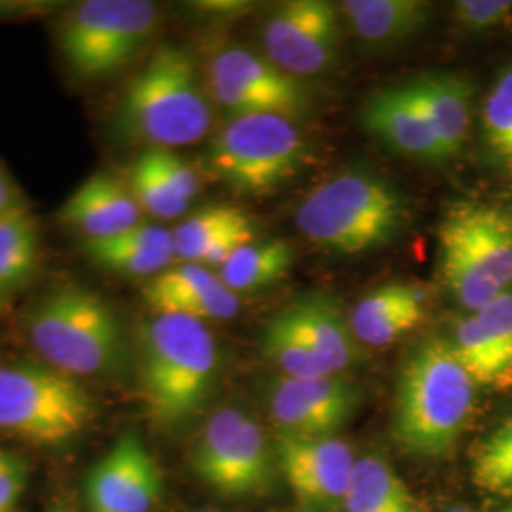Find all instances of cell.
I'll return each mask as SVG.
<instances>
[{"instance_id":"e0dca14e","label":"cell","mask_w":512,"mask_h":512,"mask_svg":"<svg viewBox=\"0 0 512 512\" xmlns=\"http://www.w3.org/2000/svg\"><path fill=\"white\" fill-rule=\"evenodd\" d=\"M361 122L370 135L403 156L431 164L448 160L427 118L401 84L368 95Z\"/></svg>"},{"instance_id":"9c48e42d","label":"cell","mask_w":512,"mask_h":512,"mask_svg":"<svg viewBox=\"0 0 512 512\" xmlns=\"http://www.w3.org/2000/svg\"><path fill=\"white\" fill-rule=\"evenodd\" d=\"M306 143L291 118L255 114L232 118L207 152L209 169L243 194L287 183L304 164Z\"/></svg>"},{"instance_id":"d6986e66","label":"cell","mask_w":512,"mask_h":512,"mask_svg":"<svg viewBox=\"0 0 512 512\" xmlns=\"http://www.w3.org/2000/svg\"><path fill=\"white\" fill-rule=\"evenodd\" d=\"M435 131L446 158L465 147L471 126V84L458 74H423L401 84Z\"/></svg>"},{"instance_id":"d6a6232c","label":"cell","mask_w":512,"mask_h":512,"mask_svg":"<svg viewBox=\"0 0 512 512\" xmlns=\"http://www.w3.org/2000/svg\"><path fill=\"white\" fill-rule=\"evenodd\" d=\"M150 164L158 171V175L164 179V183L186 202L190 203L202 190L200 175L181 160L177 154L165 148H148L145 150Z\"/></svg>"},{"instance_id":"603a6c76","label":"cell","mask_w":512,"mask_h":512,"mask_svg":"<svg viewBox=\"0 0 512 512\" xmlns=\"http://www.w3.org/2000/svg\"><path fill=\"white\" fill-rule=\"evenodd\" d=\"M84 253L114 274L156 277L175 258V243L173 232L162 226L139 224L114 238L86 241Z\"/></svg>"},{"instance_id":"277c9868","label":"cell","mask_w":512,"mask_h":512,"mask_svg":"<svg viewBox=\"0 0 512 512\" xmlns=\"http://www.w3.org/2000/svg\"><path fill=\"white\" fill-rule=\"evenodd\" d=\"M406 220L403 194L368 171H346L319 184L296 211L304 238L349 256L384 249L399 238Z\"/></svg>"},{"instance_id":"44dd1931","label":"cell","mask_w":512,"mask_h":512,"mask_svg":"<svg viewBox=\"0 0 512 512\" xmlns=\"http://www.w3.org/2000/svg\"><path fill=\"white\" fill-rule=\"evenodd\" d=\"M342 18L365 46L395 48L429 25L433 4L425 0H346Z\"/></svg>"},{"instance_id":"2e32d148","label":"cell","mask_w":512,"mask_h":512,"mask_svg":"<svg viewBox=\"0 0 512 512\" xmlns=\"http://www.w3.org/2000/svg\"><path fill=\"white\" fill-rule=\"evenodd\" d=\"M57 219L88 241L114 238L143 224L141 207L128 183L109 171H97L80 184L73 196L61 205Z\"/></svg>"},{"instance_id":"52a82bcc","label":"cell","mask_w":512,"mask_h":512,"mask_svg":"<svg viewBox=\"0 0 512 512\" xmlns=\"http://www.w3.org/2000/svg\"><path fill=\"white\" fill-rule=\"evenodd\" d=\"M86 387L50 365L0 366V431L38 446H61L95 420Z\"/></svg>"},{"instance_id":"9a60e30c","label":"cell","mask_w":512,"mask_h":512,"mask_svg":"<svg viewBox=\"0 0 512 512\" xmlns=\"http://www.w3.org/2000/svg\"><path fill=\"white\" fill-rule=\"evenodd\" d=\"M275 459L294 495L310 507L344 505L357 459L336 437H275Z\"/></svg>"},{"instance_id":"cb8c5ba5","label":"cell","mask_w":512,"mask_h":512,"mask_svg":"<svg viewBox=\"0 0 512 512\" xmlns=\"http://www.w3.org/2000/svg\"><path fill=\"white\" fill-rule=\"evenodd\" d=\"M348 512H416L412 494L384 459H357L348 494Z\"/></svg>"},{"instance_id":"d4e9b609","label":"cell","mask_w":512,"mask_h":512,"mask_svg":"<svg viewBox=\"0 0 512 512\" xmlns=\"http://www.w3.org/2000/svg\"><path fill=\"white\" fill-rule=\"evenodd\" d=\"M293 249L285 241L247 243L219 268V279L232 293L270 287L289 274Z\"/></svg>"},{"instance_id":"4fadbf2b","label":"cell","mask_w":512,"mask_h":512,"mask_svg":"<svg viewBox=\"0 0 512 512\" xmlns=\"http://www.w3.org/2000/svg\"><path fill=\"white\" fill-rule=\"evenodd\" d=\"M363 403L361 387L340 374L279 378L270 385L268 410L277 435L334 437Z\"/></svg>"},{"instance_id":"f35d334b","label":"cell","mask_w":512,"mask_h":512,"mask_svg":"<svg viewBox=\"0 0 512 512\" xmlns=\"http://www.w3.org/2000/svg\"><path fill=\"white\" fill-rule=\"evenodd\" d=\"M446 512H473V511H469V509H463V507H456V509H450V511H446Z\"/></svg>"},{"instance_id":"7c38bea8","label":"cell","mask_w":512,"mask_h":512,"mask_svg":"<svg viewBox=\"0 0 512 512\" xmlns=\"http://www.w3.org/2000/svg\"><path fill=\"white\" fill-rule=\"evenodd\" d=\"M340 6L327 0H291L277 6L264 25L266 57L294 78L325 73L342 38Z\"/></svg>"},{"instance_id":"836d02e7","label":"cell","mask_w":512,"mask_h":512,"mask_svg":"<svg viewBox=\"0 0 512 512\" xmlns=\"http://www.w3.org/2000/svg\"><path fill=\"white\" fill-rule=\"evenodd\" d=\"M452 14L461 29L471 33L492 31L512 18L511 0H459Z\"/></svg>"},{"instance_id":"4dcf8cb0","label":"cell","mask_w":512,"mask_h":512,"mask_svg":"<svg viewBox=\"0 0 512 512\" xmlns=\"http://www.w3.org/2000/svg\"><path fill=\"white\" fill-rule=\"evenodd\" d=\"M128 186L139 203L141 211H147L148 215L156 219H177L183 217L188 211L190 203L179 198L164 179L158 175L154 165L150 164L147 154L143 152L137 162L131 165L128 173Z\"/></svg>"},{"instance_id":"8d00e7d4","label":"cell","mask_w":512,"mask_h":512,"mask_svg":"<svg viewBox=\"0 0 512 512\" xmlns=\"http://www.w3.org/2000/svg\"><path fill=\"white\" fill-rule=\"evenodd\" d=\"M19 203H21V200H19L18 188H16L14 181L10 179V175L4 171V167L0 165V215L10 211L12 207H16Z\"/></svg>"},{"instance_id":"f546056e","label":"cell","mask_w":512,"mask_h":512,"mask_svg":"<svg viewBox=\"0 0 512 512\" xmlns=\"http://www.w3.org/2000/svg\"><path fill=\"white\" fill-rule=\"evenodd\" d=\"M484 143L512 171V65L495 78L482 107Z\"/></svg>"},{"instance_id":"ab89813d","label":"cell","mask_w":512,"mask_h":512,"mask_svg":"<svg viewBox=\"0 0 512 512\" xmlns=\"http://www.w3.org/2000/svg\"><path fill=\"white\" fill-rule=\"evenodd\" d=\"M194 512H219V511H213V509H202V511H194Z\"/></svg>"},{"instance_id":"7402d4cb","label":"cell","mask_w":512,"mask_h":512,"mask_svg":"<svg viewBox=\"0 0 512 512\" xmlns=\"http://www.w3.org/2000/svg\"><path fill=\"white\" fill-rule=\"evenodd\" d=\"M425 317L423 296L412 285H385L355 306L351 330L359 342L370 348H384L420 327Z\"/></svg>"},{"instance_id":"8992f818","label":"cell","mask_w":512,"mask_h":512,"mask_svg":"<svg viewBox=\"0 0 512 512\" xmlns=\"http://www.w3.org/2000/svg\"><path fill=\"white\" fill-rule=\"evenodd\" d=\"M440 270L465 310H482L512 285V217L494 205L454 203L439 230Z\"/></svg>"},{"instance_id":"7a4b0ae2","label":"cell","mask_w":512,"mask_h":512,"mask_svg":"<svg viewBox=\"0 0 512 512\" xmlns=\"http://www.w3.org/2000/svg\"><path fill=\"white\" fill-rule=\"evenodd\" d=\"M475 387L448 340H423L399 372L391 418L393 439L412 456L448 454L473 412Z\"/></svg>"},{"instance_id":"5b68a950","label":"cell","mask_w":512,"mask_h":512,"mask_svg":"<svg viewBox=\"0 0 512 512\" xmlns=\"http://www.w3.org/2000/svg\"><path fill=\"white\" fill-rule=\"evenodd\" d=\"M38 355L73 378L110 372L124 353L122 323L107 300L82 287H57L27 313Z\"/></svg>"},{"instance_id":"83f0119b","label":"cell","mask_w":512,"mask_h":512,"mask_svg":"<svg viewBox=\"0 0 512 512\" xmlns=\"http://www.w3.org/2000/svg\"><path fill=\"white\" fill-rule=\"evenodd\" d=\"M262 351L285 376L289 378H313L329 376L302 332L296 329L287 313L281 310L274 315L262 332Z\"/></svg>"},{"instance_id":"484cf974","label":"cell","mask_w":512,"mask_h":512,"mask_svg":"<svg viewBox=\"0 0 512 512\" xmlns=\"http://www.w3.org/2000/svg\"><path fill=\"white\" fill-rule=\"evenodd\" d=\"M37 222L19 203L0 215V296L18 291L37 268Z\"/></svg>"},{"instance_id":"1f68e13d","label":"cell","mask_w":512,"mask_h":512,"mask_svg":"<svg viewBox=\"0 0 512 512\" xmlns=\"http://www.w3.org/2000/svg\"><path fill=\"white\" fill-rule=\"evenodd\" d=\"M152 310L162 315H183L196 321H224L236 317L239 311L238 294L217 281L192 293L179 294L156 304Z\"/></svg>"},{"instance_id":"6da1fadb","label":"cell","mask_w":512,"mask_h":512,"mask_svg":"<svg viewBox=\"0 0 512 512\" xmlns=\"http://www.w3.org/2000/svg\"><path fill=\"white\" fill-rule=\"evenodd\" d=\"M219 376V348L205 323L156 313L139 330V385L150 421L177 429L200 416Z\"/></svg>"},{"instance_id":"4316f807","label":"cell","mask_w":512,"mask_h":512,"mask_svg":"<svg viewBox=\"0 0 512 512\" xmlns=\"http://www.w3.org/2000/svg\"><path fill=\"white\" fill-rule=\"evenodd\" d=\"M450 344L459 363L475 385H486L495 389L512 387L511 368L499 355L475 315L459 321L454 340Z\"/></svg>"},{"instance_id":"f1b7e54d","label":"cell","mask_w":512,"mask_h":512,"mask_svg":"<svg viewBox=\"0 0 512 512\" xmlns=\"http://www.w3.org/2000/svg\"><path fill=\"white\" fill-rule=\"evenodd\" d=\"M473 482L486 494L512 497V416L476 448Z\"/></svg>"},{"instance_id":"ba28073f","label":"cell","mask_w":512,"mask_h":512,"mask_svg":"<svg viewBox=\"0 0 512 512\" xmlns=\"http://www.w3.org/2000/svg\"><path fill=\"white\" fill-rule=\"evenodd\" d=\"M160 12L147 0H88L61 23L59 48L67 65L82 78L122 71L147 46Z\"/></svg>"},{"instance_id":"3957f363","label":"cell","mask_w":512,"mask_h":512,"mask_svg":"<svg viewBox=\"0 0 512 512\" xmlns=\"http://www.w3.org/2000/svg\"><path fill=\"white\" fill-rule=\"evenodd\" d=\"M116 131L148 148L186 147L211 129V107L192 57L162 46L135 74L116 110Z\"/></svg>"},{"instance_id":"30bf717a","label":"cell","mask_w":512,"mask_h":512,"mask_svg":"<svg viewBox=\"0 0 512 512\" xmlns=\"http://www.w3.org/2000/svg\"><path fill=\"white\" fill-rule=\"evenodd\" d=\"M192 469L213 492L241 499L270 488L274 454L258 421L228 406L205 421L192 448Z\"/></svg>"},{"instance_id":"74e56055","label":"cell","mask_w":512,"mask_h":512,"mask_svg":"<svg viewBox=\"0 0 512 512\" xmlns=\"http://www.w3.org/2000/svg\"><path fill=\"white\" fill-rule=\"evenodd\" d=\"M48 512H74L65 501H55L54 505L48 509Z\"/></svg>"},{"instance_id":"e575fe53","label":"cell","mask_w":512,"mask_h":512,"mask_svg":"<svg viewBox=\"0 0 512 512\" xmlns=\"http://www.w3.org/2000/svg\"><path fill=\"white\" fill-rule=\"evenodd\" d=\"M473 315L512 370V293L505 291L499 294Z\"/></svg>"},{"instance_id":"60d3db41","label":"cell","mask_w":512,"mask_h":512,"mask_svg":"<svg viewBox=\"0 0 512 512\" xmlns=\"http://www.w3.org/2000/svg\"><path fill=\"white\" fill-rule=\"evenodd\" d=\"M501 512H512V505L511 507H507V509H503Z\"/></svg>"},{"instance_id":"8fae6325","label":"cell","mask_w":512,"mask_h":512,"mask_svg":"<svg viewBox=\"0 0 512 512\" xmlns=\"http://www.w3.org/2000/svg\"><path fill=\"white\" fill-rule=\"evenodd\" d=\"M209 84L220 109L232 118L255 114L293 118L308 103L298 78L247 48L222 50L209 67Z\"/></svg>"},{"instance_id":"ffe728a7","label":"cell","mask_w":512,"mask_h":512,"mask_svg":"<svg viewBox=\"0 0 512 512\" xmlns=\"http://www.w3.org/2000/svg\"><path fill=\"white\" fill-rule=\"evenodd\" d=\"M283 311L302 332L330 374L346 370L357 355L355 334L334 296L308 293L298 296Z\"/></svg>"},{"instance_id":"5bb4252c","label":"cell","mask_w":512,"mask_h":512,"mask_svg":"<svg viewBox=\"0 0 512 512\" xmlns=\"http://www.w3.org/2000/svg\"><path fill=\"white\" fill-rule=\"evenodd\" d=\"M84 492L93 512H150L164 494V476L139 433L129 429L90 469Z\"/></svg>"},{"instance_id":"d590c367","label":"cell","mask_w":512,"mask_h":512,"mask_svg":"<svg viewBox=\"0 0 512 512\" xmlns=\"http://www.w3.org/2000/svg\"><path fill=\"white\" fill-rule=\"evenodd\" d=\"M29 486V463L18 452L0 448V512H16Z\"/></svg>"},{"instance_id":"ac0fdd59","label":"cell","mask_w":512,"mask_h":512,"mask_svg":"<svg viewBox=\"0 0 512 512\" xmlns=\"http://www.w3.org/2000/svg\"><path fill=\"white\" fill-rule=\"evenodd\" d=\"M253 238V220L230 205L203 207L173 232L175 256L205 268H220L243 245L253 243Z\"/></svg>"}]
</instances>
